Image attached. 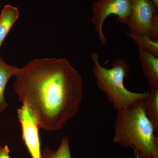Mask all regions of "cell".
Instances as JSON below:
<instances>
[{
    "instance_id": "6da1fadb",
    "label": "cell",
    "mask_w": 158,
    "mask_h": 158,
    "mask_svg": "<svg viewBox=\"0 0 158 158\" xmlns=\"http://www.w3.org/2000/svg\"><path fill=\"white\" fill-rule=\"evenodd\" d=\"M15 90L40 128L61 129L75 116L83 97V81L65 59H35L19 68Z\"/></svg>"
},
{
    "instance_id": "7a4b0ae2",
    "label": "cell",
    "mask_w": 158,
    "mask_h": 158,
    "mask_svg": "<svg viewBox=\"0 0 158 158\" xmlns=\"http://www.w3.org/2000/svg\"><path fill=\"white\" fill-rule=\"evenodd\" d=\"M143 100L117 111L113 141L123 147L135 148L142 158H158V138L144 113Z\"/></svg>"
},
{
    "instance_id": "3957f363",
    "label": "cell",
    "mask_w": 158,
    "mask_h": 158,
    "mask_svg": "<svg viewBox=\"0 0 158 158\" xmlns=\"http://www.w3.org/2000/svg\"><path fill=\"white\" fill-rule=\"evenodd\" d=\"M90 57L94 62L93 71L98 87L106 94L117 111L129 109L147 97L149 91L136 93L125 87L124 80L129 75L130 70L125 60L117 59L112 68L106 69L100 64L96 53H91Z\"/></svg>"
},
{
    "instance_id": "277c9868",
    "label": "cell",
    "mask_w": 158,
    "mask_h": 158,
    "mask_svg": "<svg viewBox=\"0 0 158 158\" xmlns=\"http://www.w3.org/2000/svg\"><path fill=\"white\" fill-rule=\"evenodd\" d=\"M131 14L126 25L130 34L158 40V9L150 0H131Z\"/></svg>"
},
{
    "instance_id": "5b68a950",
    "label": "cell",
    "mask_w": 158,
    "mask_h": 158,
    "mask_svg": "<svg viewBox=\"0 0 158 158\" xmlns=\"http://www.w3.org/2000/svg\"><path fill=\"white\" fill-rule=\"evenodd\" d=\"M131 0H96L93 3L91 22L102 44L106 45L107 42L103 32L106 19L114 15L118 16V21L126 24L131 14Z\"/></svg>"
},
{
    "instance_id": "8992f818",
    "label": "cell",
    "mask_w": 158,
    "mask_h": 158,
    "mask_svg": "<svg viewBox=\"0 0 158 158\" xmlns=\"http://www.w3.org/2000/svg\"><path fill=\"white\" fill-rule=\"evenodd\" d=\"M22 131V138L32 158H42L39 135V125L28 108L23 105L18 110Z\"/></svg>"
},
{
    "instance_id": "52a82bcc",
    "label": "cell",
    "mask_w": 158,
    "mask_h": 158,
    "mask_svg": "<svg viewBox=\"0 0 158 158\" xmlns=\"http://www.w3.org/2000/svg\"><path fill=\"white\" fill-rule=\"evenodd\" d=\"M142 70L150 87L158 85V57L143 48L138 47Z\"/></svg>"
},
{
    "instance_id": "ba28073f",
    "label": "cell",
    "mask_w": 158,
    "mask_h": 158,
    "mask_svg": "<svg viewBox=\"0 0 158 158\" xmlns=\"http://www.w3.org/2000/svg\"><path fill=\"white\" fill-rule=\"evenodd\" d=\"M19 15L17 7L10 5L4 6L0 15V47Z\"/></svg>"
},
{
    "instance_id": "9c48e42d",
    "label": "cell",
    "mask_w": 158,
    "mask_h": 158,
    "mask_svg": "<svg viewBox=\"0 0 158 158\" xmlns=\"http://www.w3.org/2000/svg\"><path fill=\"white\" fill-rule=\"evenodd\" d=\"M143 106L144 113L158 133V85L150 87L148 95L143 101Z\"/></svg>"
},
{
    "instance_id": "30bf717a",
    "label": "cell",
    "mask_w": 158,
    "mask_h": 158,
    "mask_svg": "<svg viewBox=\"0 0 158 158\" xmlns=\"http://www.w3.org/2000/svg\"><path fill=\"white\" fill-rule=\"evenodd\" d=\"M19 69L8 65L0 57V114L8 106L4 96L6 84L11 77L16 76Z\"/></svg>"
},
{
    "instance_id": "8fae6325",
    "label": "cell",
    "mask_w": 158,
    "mask_h": 158,
    "mask_svg": "<svg viewBox=\"0 0 158 158\" xmlns=\"http://www.w3.org/2000/svg\"><path fill=\"white\" fill-rule=\"evenodd\" d=\"M69 142L68 136H64L58 149L53 151L49 148H46L41 152L42 158H72Z\"/></svg>"
},
{
    "instance_id": "7c38bea8",
    "label": "cell",
    "mask_w": 158,
    "mask_h": 158,
    "mask_svg": "<svg viewBox=\"0 0 158 158\" xmlns=\"http://www.w3.org/2000/svg\"><path fill=\"white\" fill-rule=\"evenodd\" d=\"M127 36L135 41L138 47L143 48L158 57V40H154L148 36L126 33Z\"/></svg>"
},
{
    "instance_id": "4fadbf2b",
    "label": "cell",
    "mask_w": 158,
    "mask_h": 158,
    "mask_svg": "<svg viewBox=\"0 0 158 158\" xmlns=\"http://www.w3.org/2000/svg\"><path fill=\"white\" fill-rule=\"evenodd\" d=\"M9 152L10 150L9 146L7 145H5L0 150V158H10Z\"/></svg>"
},
{
    "instance_id": "5bb4252c",
    "label": "cell",
    "mask_w": 158,
    "mask_h": 158,
    "mask_svg": "<svg viewBox=\"0 0 158 158\" xmlns=\"http://www.w3.org/2000/svg\"><path fill=\"white\" fill-rule=\"evenodd\" d=\"M133 149H134V154H135V158H142L141 155L138 152L136 151V149H135V148H133Z\"/></svg>"
},
{
    "instance_id": "9a60e30c",
    "label": "cell",
    "mask_w": 158,
    "mask_h": 158,
    "mask_svg": "<svg viewBox=\"0 0 158 158\" xmlns=\"http://www.w3.org/2000/svg\"><path fill=\"white\" fill-rule=\"evenodd\" d=\"M155 5L156 8L158 9V0H150Z\"/></svg>"
},
{
    "instance_id": "2e32d148",
    "label": "cell",
    "mask_w": 158,
    "mask_h": 158,
    "mask_svg": "<svg viewBox=\"0 0 158 158\" xmlns=\"http://www.w3.org/2000/svg\"><path fill=\"white\" fill-rule=\"evenodd\" d=\"M1 148H2V147H1V145H0V150L1 149Z\"/></svg>"
}]
</instances>
